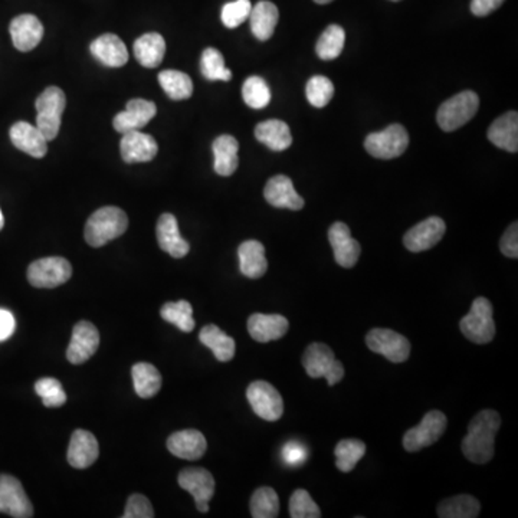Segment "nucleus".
<instances>
[{"instance_id": "1", "label": "nucleus", "mask_w": 518, "mask_h": 518, "mask_svg": "<svg viewBox=\"0 0 518 518\" xmlns=\"http://www.w3.org/2000/svg\"><path fill=\"white\" fill-rule=\"evenodd\" d=\"M501 427V417L496 410L486 409L468 425V432L462 439L463 455L474 463L489 462L494 458L496 432Z\"/></svg>"}, {"instance_id": "2", "label": "nucleus", "mask_w": 518, "mask_h": 518, "mask_svg": "<svg viewBox=\"0 0 518 518\" xmlns=\"http://www.w3.org/2000/svg\"><path fill=\"white\" fill-rule=\"evenodd\" d=\"M127 228L128 218L125 211L116 206H106L95 211L88 218L84 230L85 241L92 248H101L113 239L120 237Z\"/></svg>"}, {"instance_id": "3", "label": "nucleus", "mask_w": 518, "mask_h": 518, "mask_svg": "<svg viewBox=\"0 0 518 518\" xmlns=\"http://www.w3.org/2000/svg\"><path fill=\"white\" fill-rule=\"evenodd\" d=\"M66 99L63 90L58 87H47L39 95L35 102L37 107V127L45 135L47 142L56 139L61 123H63V113L65 110Z\"/></svg>"}, {"instance_id": "4", "label": "nucleus", "mask_w": 518, "mask_h": 518, "mask_svg": "<svg viewBox=\"0 0 518 518\" xmlns=\"http://www.w3.org/2000/svg\"><path fill=\"white\" fill-rule=\"evenodd\" d=\"M460 329L463 336L475 344H487L496 336L493 304L486 297L474 299L471 310L461 320Z\"/></svg>"}, {"instance_id": "5", "label": "nucleus", "mask_w": 518, "mask_h": 518, "mask_svg": "<svg viewBox=\"0 0 518 518\" xmlns=\"http://www.w3.org/2000/svg\"><path fill=\"white\" fill-rule=\"evenodd\" d=\"M303 366L308 376L313 379L324 377L329 386H334L344 377L343 365L324 343H313L306 347L303 354Z\"/></svg>"}, {"instance_id": "6", "label": "nucleus", "mask_w": 518, "mask_h": 518, "mask_svg": "<svg viewBox=\"0 0 518 518\" xmlns=\"http://www.w3.org/2000/svg\"><path fill=\"white\" fill-rule=\"evenodd\" d=\"M479 108V95L474 91H462L446 99L439 107L436 121L444 132H455L470 123Z\"/></svg>"}, {"instance_id": "7", "label": "nucleus", "mask_w": 518, "mask_h": 518, "mask_svg": "<svg viewBox=\"0 0 518 518\" xmlns=\"http://www.w3.org/2000/svg\"><path fill=\"white\" fill-rule=\"evenodd\" d=\"M73 277L70 261L63 256H47L30 263L28 281L35 289H56Z\"/></svg>"}, {"instance_id": "8", "label": "nucleus", "mask_w": 518, "mask_h": 518, "mask_svg": "<svg viewBox=\"0 0 518 518\" xmlns=\"http://www.w3.org/2000/svg\"><path fill=\"white\" fill-rule=\"evenodd\" d=\"M409 146V134L406 128L401 125H392L384 132L372 133L365 140V149L373 158H399L405 153Z\"/></svg>"}, {"instance_id": "9", "label": "nucleus", "mask_w": 518, "mask_h": 518, "mask_svg": "<svg viewBox=\"0 0 518 518\" xmlns=\"http://www.w3.org/2000/svg\"><path fill=\"white\" fill-rule=\"evenodd\" d=\"M246 398L252 410L261 419L277 422L284 415V401L280 392L272 384L263 380H256L246 389Z\"/></svg>"}, {"instance_id": "10", "label": "nucleus", "mask_w": 518, "mask_h": 518, "mask_svg": "<svg viewBox=\"0 0 518 518\" xmlns=\"http://www.w3.org/2000/svg\"><path fill=\"white\" fill-rule=\"evenodd\" d=\"M446 424L448 419L444 413L439 410L427 412L418 427L406 432L403 436V448L408 453H418L420 449L434 445L445 432Z\"/></svg>"}, {"instance_id": "11", "label": "nucleus", "mask_w": 518, "mask_h": 518, "mask_svg": "<svg viewBox=\"0 0 518 518\" xmlns=\"http://www.w3.org/2000/svg\"><path fill=\"white\" fill-rule=\"evenodd\" d=\"M370 350L382 354L392 363H403L410 356V343L405 336L389 329H373L366 336Z\"/></svg>"}, {"instance_id": "12", "label": "nucleus", "mask_w": 518, "mask_h": 518, "mask_svg": "<svg viewBox=\"0 0 518 518\" xmlns=\"http://www.w3.org/2000/svg\"><path fill=\"white\" fill-rule=\"evenodd\" d=\"M179 486L194 496L197 510L208 513L209 501L215 496V479L204 468H186L179 474Z\"/></svg>"}, {"instance_id": "13", "label": "nucleus", "mask_w": 518, "mask_h": 518, "mask_svg": "<svg viewBox=\"0 0 518 518\" xmlns=\"http://www.w3.org/2000/svg\"><path fill=\"white\" fill-rule=\"evenodd\" d=\"M0 513L15 518H30L33 505L22 484L12 475H0Z\"/></svg>"}, {"instance_id": "14", "label": "nucleus", "mask_w": 518, "mask_h": 518, "mask_svg": "<svg viewBox=\"0 0 518 518\" xmlns=\"http://www.w3.org/2000/svg\"><path fill=\"white\" fill-rule=\"evenodd\" d=\"M99 347V332L92 323L80 322L75 324L66 358L73 365H82L94 356Z\"/></svg>"}, {"instance_id": "15", "label": "nucleus", "mask_w": 518, "mask_h": 518, "mask_svg": "<svg viewBox=\"0 0 518 518\" xmlns=\"http://www.w3.org/2000/svg\"><path fill=\"white\" fill-rule=\"evenodd\" d=\"M446 225L438 216H431L409 229L403 237V244L410 252H424L434 248L445 235Z\"/></svg>"}, {"instance_id": "16", "label": "nucleus", "mask_w": 518, "mask_h": 518, "mask_svg": "<svg viewBox=\"0 0 518 518\" xmlns=\"http://www.w3.org/2000/svg\"><path fill=\"white\" fill-rule=\"evenodd\" d=\"M156 113H158V107L154 102L142 99H130L125 106V110L114 117V128L121 134L140 130L153 120Z\"/></svg>"}, {"instance_id": "17", "label": "nucleus", "mask_w": 518, "mask_h": 518, "mask_svg": "<svg viewBox=\"0 0 518 518\" xmlns=\"http://www.w3.org/2000/svg\"><path fill=\"white\" fill-rule=\"evenodd\" d=\"M121 158L128 165L133 163H146L156 158L159 151L158 142L151 135L140 130L123 134L120 142Z\"/></svg>"}, {"instance_id": "18", "label": "nucleus", "mask_w": 518, "mask_h": 518, "mask_svg": "<svg viewBox=\"0 0 518 518\" xmlns=\"http://www.w3.org/2000/svg\"><path fill=\"white\" fill-rule=\"evenodd\" d=\"M329 241L334 252V258L340 267L353 268L360 258V244L351 237L346 223H332L329 229Z\"/></svg>"}, {"instance_id": "19", "label": "nucleus", "mask_w": 518, "mask_h": 518, "mask_svg": "<svg viewBox=\"0 0 518 518\" xmlns=\"http://www.w3.org/2000/svg\"><path fill=\"white\" fill-rule=\"evenodd\" d=\"M9 32L18 51L30 52L35 49L44 38V25L37 16L26 13L16 16L12 21Z\"/></svg>"}, {"instance_id": "20", "label": "nucleus", "mask_w": 518, "mask_h": 518, "mask_svg": "<svg viewBox=\"0 0 518 518\" xmlns=\"http://www.w3.org/2000/svg\"><path fill=\"white\" fill-rule=\"evenodd\" d=\"M265 201L274 208L299 211L304 208V199L297 194L296 187L289 176L278 175L268 180L263 189Z\"/></svg>"}, {"instance_id": "21", "label": "nucleus", "mask_w": 518, "mask_h": 518, "mask_svg": "<svg viewBox=\"0 0 518 518\" xmlns=\"http://www.w3.org/2000/svg\"><path fill=\"white\" fill-rule=\"evenodd\" d=\"M99 441L95 439L91 432L85 431V429H77L73 432L70 446H68V453H66L71 467L85 470L99 460Z\"/></svg>"}, {"instance_id": "22", "label": "nucleus", "mask_w": 518, "mask_h": 518, "mask_svg": "<svg viewBox=\"0 0 518 518\" xmlns=\"http://www.w3.org/2000/svg\"><path fill=\"white\" fill-rule=\"evenodd\" d=\"M156 235L161 251L168 252L173 258H183L189 254V242L185 241L180 235L179 223L172 213H163L159 218Z\"/></svg>"}, {"instance_id": "23", "label": "nucleus", "mask_w": 518, "mask_h": 518, "mask_svg": "<svg viewBox=\"0 0 518 518\" xmlns=\"http://www.w3.org/2000/svg\"><path fill=\"white\" fill-rule=\"evenodd\" d=\"M248 332L258 343H270L284 337L289 332V323L280 315L255 313L248 318Z\"/></svg>"}, {"instance_id": "24", "label": "nucleus", "mask_w": 518, "mask_h": 518, "mask_svg": "<svg viewBox=\"0 0 518 518\" xmlns=\"http://www.w3.org/2000/svg\"><path fill=\"white\" fill-rule=\"evenodd\" d=\"M206 448H208L206 438L196 429L175 432L168 439V451L182 460H201L206 453Z\"/></svg>"}, {"instance_id": "25", "label": "nucleus", "mask_w": 518, "mask_h": 518, "mask_svg": "<svg viewBox=\"0 0 518 518\" xmlns=\"http://www.w3.org/2000/svg\"><path fill=\"white\" fill-rule=\"evenodd\" d=\"M9 135L13 146L23 153L30 154L35 159H42L47 154V140L39 132V128L33 127L30 123L18 121L16 125H12Z\"/></svg>"}, {"instance_id": "26", "label": "nucleus", "mask_w": 518, "mask_h": 518, "mask_svg": "<svg viewBox=\"0 0 518 518\" xmlns=\"http://www.w3.org/2000/svg\"><path fill=\"white\" fill-rule=\"evenodd\" d=\"M90 49H91L92 56L99 59L102 65L120 68L127 64V47L125 42L113 33H106L92 40Z\"/></svg>"}, {"instance_id": "27", "label": "nucleus", "mask_w": 518, "mask_h": 518, "mask_svg": "<svg viewBox=\"0 0 518 518\" xmlns=\"http://www.w3.org/2000/svg\"><path fill=\"white\" fill-rule=\"evenodd\" d=\"M487 135L494 146L515 153L518 150V114L510 111L496 118L493 125H489Z\"/></svg>"}, {"instance_id": "28", "label": "nucleus", "mask_w": 518, "mask_h": 518, "mask_svg": "<svg viewBox=\"0 0 518 518\" xmlns=\"http://www.w3.org/2000/svg\"><path fill=\"white\" fill-rule=\"evenodd\" d=\"M237 256H239V268L245 277L258 280L267 272V256L261 242L245 241L244 244L239 245Z\"/></svg>"}, {"instance_id": "29", "label": "nucleus", "mask_w": 518, "mask_h": 518, "mask_svg": "<svg viewBox=\"0 0 518 518\" xmlns=\"http://www.w3.org/2000/svg\"><path fill=\"white\" fill-rule=\"evenodd\" d=\"M213 154H215V163L213 168L215 172L223 177L234 175L239 166L237 150L239 142L235 137L229 134L220 135L212 144Z\"/></svg>"}, {"instance_id": "30", "label": "nucleus", "mask_w": 518, "mask_h": 518, "mask_svg": "<svg viewBox=\"0 0 518 518\" xmlns=\"http://www.w3.org/2000/svg\"><path fill=\"white\" fill-rule=\"evenodd\" d=\"M133 49L140 65L158 68L166 56L165 38L158 32L146 33L135 40Z\"/></svg>"}, {"instance_id": "31", "label": "nucleus", "mask_w": 518, "mask_h": 518, "mask_svg": "<svg viewBox=\"0 0 518 518\" xmlns=\"http://www.w3.org/2000/svg\"><path fill=\"white\" fill-rule=\"evenodd\" d=\"M251 30L259 40H268L274 35L275 26L280 19V12L272 2L261 0L252 8L249 15Z\"/></svg>"}, {"instance_id": "32", "label": "nucleus", "mask_w": 518, "mask_h": 518, "mask_svg": "<svg viewBox=\"0 0 518 518\" xmlns=\"http://www.w3.org/2000/svg\"><path fill=\"white\" fill-rule=\"evenodd\" d=\"M255 137L272 151H284L292 144V135L287 123L281 120H267L255 127Z\"/></svg>"}, {"instance_id": "33", "label": "nucleus", "mask_w": 518, "mask_h": 518, "mask_svg": "<svg viewBox=\"0 0 518 518\" xmlns=\"http://www.w3.org/2000/svg\"><path fill=\"white\" fill-rule=\"evenodd\" d=\"M199 340L202 344L211 349L215 358L222 363L234 358L235 350H237L235 340L228 336L227 332H223L218 325H204L199 332Z\"/></svg>"}, {"instance_id": "34", "label": "nucleus", "mask_w": 518, "mask_h": 518, "mask_svg": "<svg viewBox=\"0 0 518 518\" xmlns=\"http://www.w3.org/2000/svg\"><path fill=\"white\" fill-rule=\"evenodd\" d=\"M133 382H134L135 393L140 398L150 399L156 396L161 389V375L158 367L150 363H137L132 369Z\"/></svg>"}, {"instance_id": "35", "label": "nucleus", "mask_w": 518, "mask_h": 518, "mask_svg": "<svg viewBox=\"0 0 518 518\" xmlns=\"http://www.w3.org/2000/svg\"><path fill=\"white\" fill-rule=\"evenodd\" d=\"M159 84L165 90L168 99L175 101L187 99L194 94V82L182 71L166 70L159 73Z\"/></svg>"}, {"instance_id": "36", "label": "nucleus", "mask_w": 518, "mask_h": 518, "mask_svg": "<svg viewBox=\"0 0 518 518\" xmlns=\"http://www.w3.org/2000/svg\"><path fill=\"white\" fill-rule=\"evenodd\" d=\"M479 501L472 496H455L442 501L438 505V515L441 518H475L479 517Z\"/></svg>"}, {"instance_id": "37", "label": "nucleus", "mask_w": 518, "mask_h": 518, "mask_svg": "<svg viewBox=\"0 0 518 518\" xmlns=\"http://www.w3.org/2000/svg\"><path fill=\"white\" fill-rule=\"evenodd\" d=\"M344 42H346V32L343 28L339 25H330L322 33V37L315 45L318 58H322L323 61L339 58L343 52Z\"/></svg>"}, {"instance_id": "38", "label": "nucleus", "mask_w": 518, "mask_h": 518, "mask_svg": "<svg viewBox=\"0 0 518 518\" xmlns=\"http://www.w3.org/2000/svg\"><path fill=\"white\" fill-rule=\"evenodd\" d=\"M160 315L165 322L172 323L183 332H194V325H196L194 308L189 301H185V299H180L176 303H166L161 306Z\"/></svg>"}, {"instance_id": "39", "label": "nucleus", "mask_w": 518, "mask_h": 518, "mask_svg": "<svg viewBox=\"0 0 518 518\" xmlns=\"http://www.w3.org/2000/svg\"><path fill=\"white\" fill-rule=\"evenodd\" d=\"M251 515L254 518H275L280 514V498L275 489L271 487H261L252 494Z\"/></svg>"}, {"instance_id": "40", "label": "nucleus", "mask_w": 518, "mask_h": 518, "mask_svg": "<svg viewBox=\"0 0 518 518\" xmlns=\"http://www.w3.org/2000/svg\"><path fill=\"white\" fill-rule=\"evenodd\" d=\"M365 453V442L358 441V439H343L337 444L336 451H334L336 467L341 472H351Z\"/></svg>"}, {"instance_id": "41", "label": "nucleus", "mask_w": 518, "mask_h": 518, "mask_svg": "<svg viewBox=\"0 0 518 518\" xmlns=\"http://www.w3.org/2000/svg\"><path fill=\"white\" fill-rule=\"evenodd\" d=\"M242 97L246 106L255 110H263L271 102V90L267 81L256 75L249 77L242 87Z\"/></svg>"}, {"instance_id": "42", "label": "nucleus", "mask_w": 518, "mask_h": 518, "mask_svg": "<svg viewBox=\"0 0 518 518\" xmlns=\"http://www.w3.org/2000/svg\"><path fill=\"white\" fill-rule=\"evenodd\" d=\"M201 71L206 80L229 81L232 73L225 66V58L216 47H206L201 59Z\"/></svg>"}, {"instance_id": "43", "label": "nucleus", "mask_w": 518, "mask_h": 518, "mask_svg": "<svg viewBox=\"0 0 518 518\" xmlns=\"http://www.w3.org/2000/svg\"><path fill=\"white\" fill-rule=\"evenodd\" d=\"M306 95L311 106L323 108L332 101V95H334V85L329 78L315 75L306 82Z\"/></svg>"}, {"instance_id": "44", "label": "nucleus", "mask_w": 518, "mask_h": 518, "mask_svg": "<svg viewBox=\"0 0 518 518\" xmlns=\"http://www.w3.org/2000/svg\"><path fill=\"white\" fill-rule=\"evenodd\" d=\"M35 392L39 394L47 408H61L65 405L66 393L63 384L54 377H44L35 384Z\"/></svg>"}, {"instance_id": "45", "label": "nucleus", "mask_w": 518, "mask_h": 518, "mask_svg": "<svg viewBox=\"0 0 518 518\" xmlns=\"http://www.w3.org/2000/svg\"><path fill=\"white\" fill-rule=\"evenodd\" d=\"M289 515L292 518H320L322 511L306 489H297L289 498Z\"/></svg>"}, {"instance_id": "46", "label": "nucleus", "mask_w": 518, "mask_h": 518, "mask_svg": "<svg viewBox=\"0 0 518 518\" xmlns=\"http://www.w3.org/2000/svg\"><path fill=\"white\" fill-rule=\"evenodd\" d=\"M251 11L252 4L249 0H235L223 6L220 18H222L223 25L229 30H235L249 18Z\"/></svg>"}, {"instance_id": "47", "label": "nucleus", "mask_w": 518, "mask_h": 518, "mask_svg": "<svg viewBox=\"0 0 518 518\" xmlns=\"http://www.w3.org/2000/svg\"><path fill=\"white\" fill-rule=\"evenodd\" d=\"M123 518H153V505L150 503L149 498L142 494H133L127 500L125 514Z\"/></svg>"}, {"instance_id": "48", "label": "nucleus", "mask_w": 518, "mask_h": 518, "mask_svg": "<svg viewBox=\"0 0 518 518\" xmlns=\"http://www.w3.org/2000/svg\"><path fill=\"white\" fill-rule=\"evenodd\" d=\"M500 249L504 255L508 258H517L518 256V223H511L507 230L501 237Z\"/></svg>"}, {"instance_id": "49", "label": "nucleus", "mask_w": 518, "mask_h": 518, "mask_svg": "<svg viewBox=\"0 0 518 518\" xmlns=\"http://www.w3.org/2000/svg\"><path fill=\"white\" fill-rule=\"evenodd\" d=\"M282 458L291 467H299L306 461V448L299 442H289L282 449Z\"/></svg>"}, {"instance_id": "50", "label": "nucleus", "mask_w": 518, "mask_h": 518, "mask_svg": "<svg viewBox=\"0 0 518 518\" xmlns=\"http://www.w3.org/2000/svg\"><path fill=\"white\" fill-rule=\"evenodd\" d=\"M503 4L504 0H472L471 12L475 16L482 18V16L493 13V12L500 8Z\"/></svg>"}, {"instance_id": "51", "label": "nucleus", "mask_w": 518, "mask_h": 518, "mask_svg": "<svg viewBox=\"0 0 518 518\" xmlns=\"http://www.w3.org/2000/svg\"><path fill=\"white\" fill-rule=\"evenodd\" d=\"M15 317L11 311L0 308V341L8 340L15 332Z\"/></svg>"}, {"instance_id": "52", "label": "nucleus", "mask_w": 518, "mask_h": 518, "mask_svg": "<svg viewBox=\"0 0 518 518\" xmlns=\"http://www.w3.org/2000/svg\"><path fill=\"white\" fill-rule=\"evenodd\" d=\"M4 213H2V211H0V230L4 229Z\"/></svg>"}, {"instance_id": "53", "label": "nucleus", "mask_w": 518, "mask_h": 518, "mask_svg": "<svg viewBox=\"0 0 518 518\" xmlns=\"http://www.w3.org/2000/svg\"><path fill=\"white\" fill-rule=\"evenodd\" d=\"M315 2L318 4H332V0H315Z\"/></svg>"}, {"instance_id": "54", "label": "nucleus", "mask_w": 518, "mask_h": 518, "mask_svg": "<svg viewBox=\"0 0 518 518\" xmlns=\"http://www.w3.org/2000/svg\"><path fill=\"white\" fill-rule=\"evenodd\" d=\"M392 2H399V0H392Z\"/></svg>"}]
</instances>
